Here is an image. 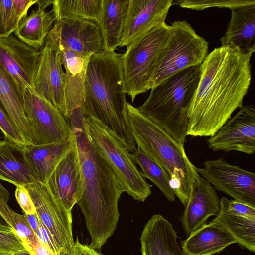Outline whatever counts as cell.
<instances>
[{"mask_svg": "<svg viewBox=\"0 0 255 255\" xmlns=\"http://www.w3.org/2000/svg\"><path fill=\"white\" fill-rule=\"evenodd\" d=\"M26 250L14 229L0 228V254L12 255Z\"/></svg>", "mask_w": 255, "mask_h": 255, "instance_id": "33", "label": "cell"}, {"mask_svg": "<svg viewBox=\"0 0 255 255\" xmlns=\"http://www.w3.org/2000/svg\"><path fill=\"white\" fill-rule=\"evenodd\" d=\"M0 129L5 139L19 145L27 146L0 107Z\"/></svg>", "mask_w": 255, "mask_h": 255, "instance_id": "35", "label": "cell"}, {"mask_svg": "<svg viewBox=\"0 0 255 255\" xmlns=\"http://www.w3.org/2000/svg\"><path fill=\"white\" fill-rule=\"evenodd\" d=\"M65 73L57 47L45 39L40 51L33 90L57 108L66 117Z\"/></svg>", "mask_w": 255, "mask_h": 255, "instance_id": "13", "label": "cell"}, {"mask_svg": "<svg viewBox=\"0 0 255 255\" xmlns=\"http://www.w3.org/2000/svg\"><path fill=\"white\" fill-rule=\"evenodd\" d=\"M68 120L75 138L82 172L77 204L91 237L90 246L100 250L113 235L119 218L118 201L125 190L111 167L88 135L82 107Z\"/></svg>", "mask_w": 255, "mask_h": 255, "instance_id": "2", "label": "cell"}, {"mask_svg": "<svg viewBox=\"0 0 255 255\" xmlns=\"http://www.w3.org/2000/svg\"><path fill=\"white\" fill-rule=\"evenodd\" d=\"M11 227L5 219L0 214V228ZM12 228V227H11Z\"/></svg>", "mask_w": 255, "mask_h": 255, "instance_id": "42", "label": "cell"}, {"mask_svg": "<svg viewBox=\"0 0 255 255\" xmlns=\"http://www.w3.org/2000/svg\"><path fill=\"white\" fill-rule=\"evenodd\" d=\"M32 255H57L46 245L40 241L30 252Z\"/></svg>", "mask_w": 255, "mask_h": 255, "instance_id": "39", "label": "cell"}, {"mask_svg": "<svg viewBox=\"0 0 255 255\" xmlns=\"http://www.w3.org/2000/svg\"><path fill=\"white\" fill-rule=\"evenodd\" d=\"M40 51L18 39L13 33L0 37V65L10 77L22 97L33 90Z\"/></svg>", "mask_w": 255, "mask_h": 255, "instance_id": "12", "label": "cell"}, {"mask_svg": "<svg viewBox=\"0 0 255 255\" xmlns=\"http://www.w3.org/2000/svg\"><path fill=\"white\" fill-rule=\"evenodd\" d=\"M6 36L4 28L3 27L1 18L0 8V37Z\"/></svg>", "mask_w": 255, "mask_h": 255, "instance_id": "43", "label": "cell"}, {"mask_svg": "<svg viewBox=\"0 0 255 255\" xmlns=\"http://www.w3.org/2000/svg\"><path fill=\"white\" fill-rule=\"evenodd\" d=\"M212 221L220 225L237 243L255 252V207L223 197L220 211Z\"/></svg>", "mask_w": 255, "mask_h": 255, "instance_id": "18", "label": "cell"}, {"mask_svg": "<svg viewBox=\"0 0 255 255\" xmlns=\"http://www.w3.org/2000/svg\"><path fill=\"white\" fill-rule=\"evenodd\" d=\"M209 149L226 153L237 151L247 154L255 152V110L253 105L242 107L207 140Z\"/></svg>", "mask_w": 255, "mask_h": 255, "instance_id": "14", "label": "cell"}, {"mask_svg": "<svg viewBox=\"0 0 255 255\" xmlns=\"http://www.w3.org/2000/svg\"><path fill=\"white\" fill-rule=\"evenodd\" d=\"M74 140V134L72 137L58 142L25 146V156L36 181L46 184L56 167L71 148Z\"/></svg>", "mask_w": 255, "mask_h": 255, "instance_id": "22", "label": "cell"}, {"mask_svg": "<svg viewBox=\"0 0 255 255\" xmlns=\"http://www.w3.org/2000/svg\"><path fill=\"white\" fill-rule=\"evenodd\" d=\"M0 107L27 145H33L23 99L14 83L0 65Z\"/></svg>", "mask_w": 255, "mask_h": 255, "instance_id": "25", "label": "cell"}, {"mask_svg": "<svg viewBox=\"0 0 255 255\" xmlns=\"http://www.w3.org/2000/svg\"><path fill=\"white\" fill-rule=\"evenodd\" d=\"M255 4V0H178L173 4L184 8L202 10L211 7L228 8L231 10Z\"/></svg>", "mask_w": 255, "mask_h": 255, "instance_id": "31", "label": "cell"}, {"mask_svg": "<svg viewBox=\"0 0 255 255\" xmlns=\"http://www.w3.org/2000/svg\"><path fill=\"white\" fill-rule=\"evenodd\" d=\"M25 115L30 126L33 145L58 142L73 136L67 119L51 103L33 90L22 96Z\"/></svg>", "mask_w": 255, "mask_h": 255, "instance_id": "10", "label": "cell"}, {"mask_svg": "<svg viewBox=\"0 0 255 255\" xmlns=\"http://www.w3.org/2000/svg\"><path fill=\"white\" fill-rule=\"evenodd\" d=\"M200 76V65L176 73L153 86L145 102L138 108L184 146L188 114Z\"/></svg>", "mask_w": 255, "mask_h": 255, "instance_id": "5", "label": "cell"}, {"mask_svg": "<svg viewBox=\"0 0 255 255\" xmlns=\"http://www.w3.org/2000/svg\"><path fill=\"white\" fill-rule=\"evenodd\" d=\"M1 18L6 36L13 33L19 20L13 8L12 0H0Z\"/></svg>", "mask_w": 255, "mask_h": 255, "instance_id": "34", "label": "cell"}, {"mask_svg": "<svg viewBox=\"0 0 255 255\" xmlns=\"http://www.w3.org/2000/svg\"><path fill=\"white\" fill-rule=\"evenodd\" d=\"M47 37L56 40L69 50L90 56L104 50L98 24L91 21L63 19L55 21Z\"/></svg>", "mask_w": 255, "mask_h": 255, "instance_id": "16", "label": "cell"}, {"mask_svg": "<svg viewBox=\"0 0 255 255\" xmlns=\"http://www.w3.org/2000/svg\"><path fill=\"white\" fill-rule=\"evenodd\" d=\"M12 228L22 241L26 250L30 252L39 242V240L24 215L14 211L12 213Z\"/></svg>", "mask_w": 255, "mask_h": 255, "instance_id": "32", "label": "cell"}, {"mask_svg": "<svg viewBox=\"0 0 255 255\" xmlns=\"http://www.w3.org/2000/svg\"><path fill=\"white\" fill-rule=\"evenodd\" d=\"M208 54V42L186 21L170 25L169 36L155 76L153 86L186 68L200 65Z\"/></svg>", "mask_w": 255, "mask_h": 255, "instance_id": "8", "label": "cell"}, {"mask_svg": "<svg viewBox=\"0 0 255 255\" xmlns=\"http://www.w3.org/2000/svg\"><path fill=\"white\" fill-rule=\"evenodd\" d=\"M129 0H102L100 19L97 24L106 51H115L120 45Z\"/></svg>", "mask_w": 255, "mask_h": 255, "instance_id": "27", "label": "cell"}, {"mask_svg": "<svg viewBox=\"0 0 255 255\" xmlns=\"http://www.w3.org/2000/svg\"><path fill=\"white\" fill-rule=\"evenodd\" d=\"M173 225L161 214L145 224L140 237L142 255H185Z\"/></svg>", "mask_w": 255, "mask_h": 255, "instance_id": "21", "label": "cell"}, {"mask_svg": "<svg viewBox=\"0 0 255 255\" xmlns=\"http://www.w3.org/2000/svg\"><path fill=\"white\" fill-rule=\"evenodd\" d=\"M131 155L134 163L140 167L142 176L152 181L170 202L174 201L176 196L166 170L138 147Z\"/></svg>", "mask_w": 255, "mask_h": 255, "instance_id": "30", "label": "cell"}, {"mask_svg": "<svg viewBox=\"0 0 255 255\" xmlns=\"http://www.w3.org/2000/svg\"><path fill=\"white\" fill-rule=\"evenodd\" d=\"M82 113L88 135L115 172L125 192L133 199L144 202L152 193V186L142 176L132 158L131 153L99 120L83 109Z\"/></svg>", "mask_w": 255, "mask_h": 255, "instance_id": "7", "label": "cell"}, {"mask_svg": "<svg viewBox=\"0 0 255 255\" xmlns=\"http://www.w3.org/2000/svg\"><path fill=\"white\" fill-rule=\"evenodd\" d=\"M53 0H37L36 3L37 6L44 9L52 5Z\"/></svg>", "mask_w": 255, "mask_h": 255, "instance_id": "41", "label": "cell"}, {"mask_svg": "<svg viewBox=\"0 0 255 255\" xmlns=\"http://www.w3.org/2000/svg\"><path fill=\"white\" fill-rule=\"evenodd\" d=\"M122 54H93L87 66L83 110L103 124L131 153L137 149L128 122Z\"/></svg>", "mask_w": 255, "mask_h": 255, "instance_id": "3", "label": "cell"}, {"mask_svg": "<svg viewBox=\"0 0 255 255\" xmlns=\"http://www.w3.org/2000/svg\"><path fill=\"white\" fill-rule=\"evenodd\" d=\"M82 183V172L75 138L72 147L59 162L46 185L54 197L67 211H71L79 198Z\"/></svg>", "mask_w": 255, "mask_h": 255, "instance_id": "17", "label": "cell"}, {"mask_svg": "<svg viewBox=\"0 0 255 255\" xmlns=\"http://www.w3.org/2000/svg\"><path fill=\"white\" fill-rule=\"evenodd\" d=\"M15 198L25 214L36 213V209L28 190L24 186H16Z\"/></svg>", "mask_w": 255, "mask_h": 255, "instance_id": "36", "label": "cell"}, {"mask_svg": "<svg viewBox=\"0 0 255 255\" xmlns=\"http://www.w3.org/2000/svg\"><path fill=\"white\" fill-rule=\"evenodd\" d=\"M13 8L21 21L27 16L29 8L36 4L37 0H12Z\"/></svg>", "mask_w": 255, "mask_h": 255, "instance_id": "37", "label": "cell"}, {"mask_svg": "<svg viewBox=\"0 0 255 255\" xmlns=\"http://www.w3.org/2000/svg\"><path fill=\"white\" fill-rule=\"evenodd\" d=\"M204 167H196L199 175L214 189L234 200L255 207V174L227 163L223 158L206 160Z\"/></svg>", "mask_w": 255, "mask_h": 255, "instance_id": "11", "label": "cell"}, {"mask_svg": "<svg viewBox=\"0 0 255 255\" xmlns=\"http://www.w3.org/2000/svg\"><path fill=\"white\" fill-rule=\"evenodd\" d=\"M0 255H13V254L12 255H6V254H0Z\"/></svg>", "mask_w": 255, "mask_h": 255, "instance_id": "45", "label": "cell"}, {"mask_svg": "<svg viewBox=\"0 0 255 255\" xmlns=\"http://www.w3.org/2000/svg\"><path fill=\"white\" fill-rule=\"evenodd\" d=\"M127 110L137 147L166 170L176 197L185 206L191 188L199 182L200 176L186 155L184 147L160 126L128 102Z\"/></svg>", "mask_w": 255, "mask_h": 255, "instance_id": "4", "label": "cell"}, {"mask_svg": "<svg viewBox=\"0 0 255 255\" xmlns=\"http://www.w3.org/2000/svg\"><path fill=\"white\" fill-rule=\"evenodd\" d=\"M71 255H102L90 245L81 243L76 238L73 245Z\"/></svg>", "mask_w": 255, "mask_h": 255, "instance_id": "38", "label": "cell"}, {"mask_svg": "<svg viewBox=\"0 0 255 255\" xmlns=\"http://www.w3.org/2000/svg\"><path fill=\"white\" fill-rule=\"evenodd\" d=\"M170 30L165 22L127 46L122 54L125 90L133 102L151 89Z\"/></svg>", "mask_w": 255, "mask_h": 255, "instance_id": "6", "label": "cell"}, {"mask_svg": "<svg viewBox=\"0 0 255 255\" xmlns=\"http://www.w3.org/2000/svg\"><path fill=\"white\" fill-rule=\"evenodd\" d=\"M173 0H130L120 47L128 46L153 28L165 23Z\"/></svg>", "mask_w": 255, "mask_h": 255, "instance_id": "15", "label": "cell"}, {"mask_svg": "<svg viewBox=\"0 0 255 255\" xmlns=\"http://www.w3.org/2000/svg\"><path fill=\"white\" fill-rule=\"evenodd\" d=\"M231 10V17L221 46H233L242 52L255 51V4Z\"/></svg>", "mask_w": 255, "mask_h": 255, "instance_id": "24", "label": "cell"}, {"mask_svg": "<svg viewBox=\"0 0 255 255\" xmlns=\"http://www.w3.org/2000/svg\"><path fill=\"white\" fill-rule=\"evenodd\" d=\"M6 139L0 140V179L16 186L36 181L26 160L24 148Z\"/></svg>", "mask_w": 255, "mask_h": 255, "instance_id": "26", "label": "cell"}, {"mask_svg": "<svg viewBox=\"0 0 255 255\" xmlns=\"http://www.w3.org/2000/svg\"><path fill=\"white\" fill-rule=\"evenodd\" d=\"M36 213L51 236L58 255H71L74 241L71 211L56 200L46 184L38 181L27 185Z\"/></svg>", "mask_w": 255, "mask_h": 255, "instance_id": "9", "label": "cell"}, {"mask_svg": "<svg viewBox=\"0 0 255 255\" xmlns=\"http://www.w3.org/2000/svg\"><path fill=\"white\" fill-rule=\"evenodd\" d=\"M30 227L37 235L38 230V219L36 214H24Z\"/></svg>", "mask_w": 255, "mask_h": 255, "instance_id": "40", "label": "cell"}, {"mask_svg": "<svg viewBox=\"0 0 255 255\" xmlns=\"http://www.w3.org/2000/svg\"><path fill=\"white\" fill-rule=\"evenodd\" d=\"M180 217L186 234H190L207 223L208 218L217 216L220 209V198L213 187L200 177L191 188L189 200Z\"/></svg>", "mask_w": 255, "mask_h": 255, "instance_id": "19", "label": "cell"}, {"mask_svg": "<svg viewBox=\"0 0 255 255\" xmlns=\"http://www.w3.org/2000/svg\"><path fill=\"white\" fill-rule=\"evenodd\" d=\"M55 21L51 11L37 6L20 22L13 34L20 41L41 51L45 39Z\"/></svg>", "mask_w": 255, "mask_h": 255, "instance_id": "28", "label": "cell"}, {"mask_svg": "<svg viewBox=\"0 0 255 255\" xmlns=\"http://www.w3.org/2000/svg\"><path fill=\"white\" fill-rule=\"evenodd\" d=\"M251 53L221 46L200 65L198 86L188 114L187 136L211 137L243 107L252 79Z\"/></svg>", "mask_w": 255, "mask_h": 255, "instance_id": "1", "label": "cell"}, {"mask_svg": "<svg viewBox=\"0 0 255 255\" xmlns=\"http://www.w3.org/2000/svg\"><path fill=\"white\" fill-rule=\"evenodd\" d=\"M13 255H32V254L26 250L24 251L15 253Z\"/></svg>", "mask_w": 255, "mask_h": 255, "instance_id": "44", "label": "cell"}, {"mask_svg": "<svg viewBox=\"0 0 255 255\" xmlns=\"http://www.w3.org/2000/svg\"><path fill=\"white\" fill-rule=\"evenodd\" d=\"M58 48L65 73V98L66 119L75 109L81 107L84 97V82L87 66L91 56L72 51L60 42L46 38Z\"/></svg>", "mask_w": 255, "mask_h": 255, "instance_id": "20", "label": "cell"}, {"mask_svg": "<svg viewBox=\"0 0 255 255\" xmlns=\"http://www.w3.org/2000/svg\"><path fill=\"white\" fill-rule=\"evenodd\" d=\"M236 240L219 224L210 221L181 241L185 255H213L223 251Z\"/></svg>", "mask_w": 255, "mask_h": 255, "instance_id": "23", "label": "cell"}, {"mask_svg": "<svg viewBox=\"0 0 255 255\" xmlns=\"http://www.w3.org/2000/svg\"><path fill=\"white\" fill-rule=\"evenodd\" d=\"M52 12L55 21L63 19L99 22L102 0H53Z\"/></svg>", "mask_w": 255, "mask_h": 255, "instance_id": "29", "label": "cell"}]
</instances>
